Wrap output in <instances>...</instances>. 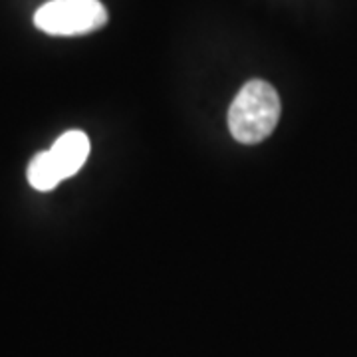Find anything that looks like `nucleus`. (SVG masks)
Returning <instances> with one entry per match:
<instances>
[{"label": "nucleus", "instance_id": "nucleus-3", "mask_svg": "<svg viewBox=\"0 0 357 357\" xmlns=\"http://www.w3.org/2000/svg\"><path fill=\"white\" fill-rule=\"evenodd\" d=\"M89 155V139L84 131H66L60 135L56 143L48 149V159H50L54 171L58 177L70 178L76 175L77 171L84 167Z\"/></svg>", "mask_w": 357, "mask_h": 357}, {"label": "nucleus", "instance_id": "nucleus-4", "mask_svg": "<svg viewBox=\"0 0 357 357\" xmlns=\"http://www.w3.org/2000/svg\"><path fill=\"white\" fill-rule=\"evenodd\" d=\"M28 183L36 191L42 192L52 191L62 183V178L58 177V173L54 171L50 159H48V151H40L30 161V165H28Z\"/></svg>", "mask_w": 357, "mask_h": 357}, {"label": "nucleus", "instance_id": "nucleus-2", "mask_svg": "<svg viewBox=\"0 0 357 357\" xmlns=\"http://www.w3.org/2000/svg\"><path fill=\"white\" fill-rule=\"evenodd\" d=\"M107 10L100 0H50L34 14V24L50 36H82L103 28Z\"/></svg>", "mask_w": 357, "mask_h": 357}, {"label": "nucleus", "instance_id": "nucleus-1", "mask_svg": "<svg viewBox=\"0 0 357 357\" xmlns=\"http://www.w3.org/2000/svg\"><path fill=\"white\" fill-rule=\"evenodd\" d=\"M280 109L278 91L268 82L252 79L244 84L229 109V129L232 137L244 145L264 141L278 126Z\"/></svg>", "mask_w": 357, "mask_h": 357}]
</instances>
